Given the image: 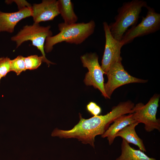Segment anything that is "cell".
<instances>
[{
	"label": "cell",
	"instance_id": "obj_1",
	"mask_svg": "<svg viewBox=\"0 0 160 160\" xmlns=\"http://www.w3.org/2000/svg\"><path fill=\"white\" fill-rule=\"evenodd\" d=\"M125 113L124 108L119 104L113 107L105 115L94 116L87 119L82 117L79 113V121L72 129L65 130L56 128L51 135L60 138H76L82 143L89 144L95 148V137L103 135L116 118Z\"/></svg>",
	"mask_w": 160,
	"mask_h": 160
},
{
	"label": "cell",
	"instance_id": "obj_2",
	"mask_svg": "<svg viewBox=\"0 0 160 160\" xmlns=\"http://www.w3.org/2000/svg\"><path fill=\"white\" fill-rule=\"evenodd\" d=\"M95 26L93 20L86 23H59L58 28L60 32L46 38L44 45L45 52H51L55 45L63 42L77 45L81 44L93 33Z\"/></svg>",
	"mask_w": 160,
	"mask_h": 160
},
{
	"label": "cell",
	"instance_id": "obj_3",
	"mask_svg": "<svg viewBox=\"0 0 160 160\" xmlns=\"http://www.w3.org/2000/svg\"><path fill=\"white\" fill-rule=\"evenodd\" d=\"M147 6V2L142 0H133L124 3L118 10L115 21L108 25L113 36L120 41L128 28L135 25L142 8Z\"/></svg>",
	"mask_w": 160,
	"mask_h": 160
},
{
	"label": "cell",
	"instance_id": "obj_4",
	"mask_svg": "<svg viewBox=\"0 0 160 160\" xmlns=\"http://www.w3.org/2000/svg\"><path fill=\"white\" fill-rule=\"evenodd\" d=\"M50 28V25L42 26L39 23H34L32 25H27L23 27L17 34L11 37V39L16 43L17 48L24 42L31 41L32 45L40 51L44 58V62L49 66L50 64L54 63L46 57L44 45L46 38L52 36Z\"/></svg>",
	"mask_w": 160,
	"mask_h": 160
},
{
	"label": "cell",
	"instance_id": "obj_5",
	"mask_svg": "<svg viewBox=\"0 0 160 160\" xmlns=\"http://www.w3.org/2000/svg\"><path fill=\"white\" fill-rule=\"evenodd\" d=\"M147 14L140 23L132 27L124 34L120 41L122 46L132 41L135 38L154 33L160 28V14L148 5Z\"/></svg>",
	"mask_w": 160,
	"mask_h": 160
},
{
	"label": "cell",
	"instance_id": "obj_6",
	"mask_svg": "<svg viewBox=\"0 0 160 160\" xmlns=\"http://www.w3.org/2000/svg\"><path fill=\"white\" fill-rule=\"evenodd\" d=\"M159 95H154L145 105L137 104L133 110L134 119L136 122L143 123L146 131L150 132L156 129L160 132V120L156 116L159 106Z\"/></svg>",
	"mask_w": 160,
	"mask_h": 160
},
{
	"label": "cell",
	"instance_id": "obj_7",
	"mask_svg": "<svg viewBox=\"0 0 160 160\" xmlns=\"http://www.w3.org/2000/svg\"><path fill=\"white\" fill-rule=\"evenodd\" d=\"M83 66L87 68L88 72L86 74L84 82L87 86H92L101 92L106 98H108L104 87L103 74L105 73L98 62V57L95 53H87L81 57Z\"/></svg>",
	"mask_w": 160,
	"mask_h": 160
},
{
	"label": "cell",
	"instance_id": "obj_8",
	"mask_svg": "<svg viewBox=\"0 0 160 160\" xmlns=\"http://www.w3.org/2000/svg\"><path fill=\"white\" fill-rule=\"evenodd\" d=\"M121 60L114 63L106 73L108 80L104 84V87L108 98L110 99L114 91L122 85L131 83H145L147 80L134 77L124 69Z\"/></svg>",
	"mask_w": 160,
	"mask_h": 160
},
{
	"label": "cell",
	"instance_id": "obj_9",
	"mask_svg": "<svg viewBox=\"0 0 160 160\" xmlns=\"http://www.w3.org/2000/svg\"><path fill=\"white\" fill-rule=\"evenodd\" d=\"M103 26L105 42L101 67L106 74L110 67L114 63L122 60L121 53L122 46L120 41L115 39L111 35L107 23L103 22Z\"/></svg>",
	"mask_w": 160,
	"mask_h": 160
},
{
	"label": "cell",
	"instance_id": "obj_10",
	"mask_svg": "<svg viewBox=\"0 0 160 160\" xmlns=\"http://www.w3.org/2000/svg\"><path fill=\"white\" fill-rule=\"evenodd\" d=\"M31 8L34 23L52 20L60 14L56 0H43L40 3L33 4Z\"/></svg>",
	"mask_w": 160,
	"mask_h": 160
},
{
	"label": "cell",
	"instance_id": "obj_11",
	"mask_svg": "<svg viewBox=\"0 0 160 160\" xmlns=\"http://www.w3.org/2000/svg\"><path fill=\"white\" fill-rule=\"evenodd\" d=\"M31 5L19 9L17 12H4L0 11V32H14L17 23L22 19L32 16Z\"/></svg>",
	"mask_w": 160,
	"mask_h": 160
},
{
	"label": "cell",
	"instance_id": "obj_12",
	"mask_svg": "<svg viewBox=\"0 0 160 160\" xmlns=\"http://www.w3.org/2000/svg\"><path fill=\"white\" fill-rule=\"evenodd\" d=\"M135 122H136L134 119L133 113L120 116L114 120L112 124L101 135V137H107L109 144L111 145L113 143L116 137V135L118 132L127 126Z\"/></svg>",
	"mask_w": 160,
	"mask_h": 160
},
{
	"label": "cell",
	"instance_id": "obj_13",
	"mask_svg": "<svg viewBox=\"0 0 160 160\" xmlns=\"http://www.w3.org/2000/svg\"><path fill=\"white\" fill-rule=\"evenodd\" d=\"M139 124L136 122L127 126L118 132L116 137H120L129 143H131L137 146L142 151L146 152L143 140L138 137L135 131V127Z\"/></svg>",
	"mask_w": 160,
	"mask_h": 160
},
{
	"label": "cell",
	"instance_id": "obj_14",
	"mask_svg": "<svg viewBox=\"0 0 160 160\" xmlns=\"http://www.w3.org/2000/svg\"><path fill=\"white\" fill-rule=\"evenodd\" d=\"M121 153L115 160H156L149 157L140 150L131 147L126 141L122 140L121 145Z\"/></svg>",
	"mask_w": 160,
	"mask_h": 160
},
{
	"label": "cell",
	"instance_id": "obj_15",
	"mask_svg": "<svg viewBox=\"0 0 160 160\" xmlns=\"http://www.w3.org/2000/svg\"><path fill=\"white\" fill-rule=\"evenodd\" d=\"M59 12L63 19L64 23L71 24L76 23L78 17L74 10L73 3L70 0H57Z\"/></svg>",
	"mask_w": 160,
	"mask_h": 160
},
{
	"label": "cell",
	"instance_id": "obj_16",
	"mask_svg": "<svg viewBox=\"0 0 160 160\" xmlns=\"http://www.w3.org/2000/svg\"><path fill=\"white\" fill-rule=\"evenodd\" d=\"M24 61L26 69L33 70L37 68L42 62H44L43 57L36 55H31L25 57Z\"/></svg>",
	"mask_w": 160,
	"mask_h": 160
},
{
	"label": "cell",
	"instance_id": "obj_17",
	"mask_svg": "<svg viewBox=\"0 0 160 160\" xmlns=\"http://www.w3.org/2000/svg\"><path fill=\"white\" fill-rule=\"evenodd\" d=\"M25 57L19 55L13 60H11V71L15 72L18 75L26 70L24 61Z\"/></svg>",
	"mask_w": 160,
	"mask_h": 160
},
{
	"label": "cell",
	"instance_id": "obj_18",
	"mask_svg": "<svg viewBox=\"0 0 160 160\" xmlns=\"http://www.w3.org/2000/svg\"><path fill=\"white\" fill-rule=\"evenodd\" d=\"M11 60L7 57L0 58V74L4 77L11 71Z\"/></svg>",
	"mask_w": 160,
	"mask_h": 160
},
{
	"label": "cell",
	"instance_id": "obj_19",
	"mask_svg": "<svg viewBox=\"0 0 160 160\" xmlns=\"http://www.w3.org/2000/svg\"><path fill=\"white\" fill-rule=\"evenodd\" d=\"M87 111L94 116L99 115L101 112V108L96 103L91 102L87 106Z\"/></svg>",
	"mask_w": 160,
	"mask_h": 160
},
{
	"label": "cell",
	"instance_id": "obj_20",
	"mask_svg": "<svg viewBox=\"0 0 160 160\" xmlns=\"http://www.w3.org/2000/svg\"><path fill=\"white\" fill-rule=\"evenodd\" d=\"M2 77H1V75L0 74V80L1 79V78H2Z\"/></svg>",
	"mask_w": 160,
	"mask_h": 160
}]
</instances>
